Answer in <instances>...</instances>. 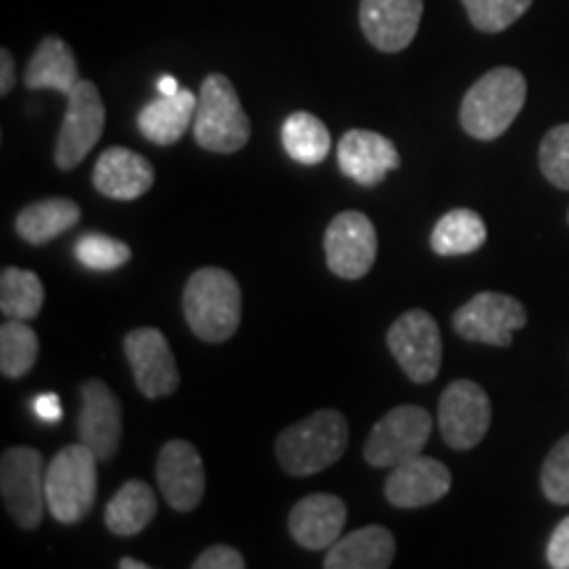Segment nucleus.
Here are the masks:
<instances>
[{"label":"nucleus","mask_w":569,"mask_h":569,"mask_svg":"<svg viewBox=\"0 0 569 569\" xmlns=\"http://www.w3.org/2000/svg\"><path fill=\"white\" fill-rule=\"evenodd\" d=\"M156 172L146 156L130 148H109L98 156L92 169V184L103 198L111 201H134L153 188Z\"/></svg>","instance_id":"20"},{"label":"nucleus","mask_w":569,"mask_h":569,"mask_svg":"<svg viewBox=\"0 0 569 569\" xmlns=\"http://www.w3.org/2000/svg\"><path fill=\"white\" fill-rule=\"evenodd\" d=\"M196 106L198 96L184 88L177 90L174 96L153 98L138 113V130L142 132V138L156 142V146H172L193 124Z\"/></svg>","instance_id":"22"},{"label":"nucleus","mask_w":569,"mask_h":569,"mask_svg":"<svg viewBox=\"0 0 569 569\" xmlns=\"http://www.w3.org/2000/svg\"><path fill=\"white\" fill-rule=\"evenodd\" d=\"M80 440L106 461L122 443V403L103 380H88L80 390Z\"/></svg>","instance_id":"16"},{"label":"nucleus","mask_w":569,"mask_h":569,"mask_svg":"<svg viewBox=\"0 0 569 569\" xmlns=\"http://www.w3.org/2000/svg\"><path fill=\"white\" fill-rule=\"evenodd\" d=\"M540 488L551 503H559V507L569 503V432L546 457L540 469Z\"/></svg>","instance_id":"33"},{"label":"nucleus","mask_w":569,"mask_h":569,"mask_svg":"<svg viewBox=\"0 0 569 569\" xmlns=\"http://www.w3.org/2000/svg\"><path fill=\"white\" fill-rule=\"evenodd\" d=\"M17 82V67H13V56L9 48L0 51V96H9Z\"/></svg>","instance_id":"37"},{"label":"nucleus","mask_w":569,"mask_h":569,"mask_svg":"<svg viewBox=\"0 0 569 569\" xmlns=\"http://www.w3.org/2000/svg\"><path fill=\"white\" fill-rule=\"evenodd\" d=\"M432 432L430 411L415 403L390 409L369 432L365 443V459L372 467L393 469L403 461L415 459L422 453Z\"/></svg>","instance_id":"7"},{"label":"nucleus","mask_w":569,"mask_h":569,"mask_svg":"<svg viewBox=\"0 0 569 569\" xmlns=\"http://www.w3.org/2000/svg\"><path fill=\"white\" fill-rule=\"evenodd\" d=\"M451 490V469L430 457H415L390 469L386 498L398 509L430 507Z\"/></svg>","instance_id":"18"},{"label":"nucleus","mask_w":569,"mask_h":569,"mask_svg":"<svg viewBox=\"0 0 569 569\" xmlns=\"http://www.w3.org/2000/svg\"><path fill=\"white\" fill-rule=\"evenodd\" d=\"M40 340L34 330L21 319H9L0 327V372L3 377H24L38 361Z\"/></svg>","instance_id":"29"},{"label":"nucleus","mask_w":569,"mask_h":569,"mask_svg":"<svg viewBox=\"0 0 569 569\" xmlns=\"http://www.w3.org/2000/svg\"><path fill=\"white\" fill-rule=\"evenodd\" d=\"M546 561L553 569H569V517L553 528L549 546H546Z\"/></svg>","instance_id":"35"},{"label":"nucleus","mask_w":569,"mask_h":569,"mask_svg":"<svg viewBox=\"0 0 569 569\" xmlns=\"http://www.w3.org/2000/svg\"><path fill=\"white\" fill-rule=\"evenodd\" d=\"M0 493L3 507L21 530H38L48 511L46 472L38 448H6L0 459Z\"/></svg>","instance_id":"6"},{"label":"nucleus","mask_w":569,"mask_h":569,"mask_svg":"<svg viewBox=\"0 0 569 569\" xmlns=\"http://www.w3.org/2000/svg\"><path fill=\"white\" fill-rule=\"evenodd\" d=\"M388 348L411 382H432L443 361V340L438 322L422 309H411L390 325Z\"/></svg>","instance_id":"8"},{"label":"nucleus","mask_w":569,"mask_h":569,"mask_svg":"<svg viewBox=\"0 0 569 569\" xmlns=\"http://www.w3.org/2000/svg\"><path fill=\"white\" fill-rule=\"evenodd\" d=\"M540 172L559 190H569V122L546 132L538 151Z\"/></svg>","instance_id":"32"},{"label":"nucleus","mask_w":569,"mask_h":569,"mask_svg":"<svg viewBox=\"0 0 569 569\" xmlns=\"http://www.w3.org/2000/svg\"><path fill=\"white\" fill-rule=\"evenodd\" d=\"M156 478L163 501L174 511H193L206 493L203 459L188 440H169L159 451Z\"/></svg>","instance_id":"14"},{"label":"nucleus","mask_w":569,"mask_h":569,"mask_svg":"<svg viewBox=\"0 0 569 569\" xmlns=\"http://www.w3.org/2000/svg\"><path fill=\"white\" fill-rule=\"evenodd\" d=\"M440 436L453 451H469L486 438L490 427V398L478 382L457 380L438 401Z\"/></svg>","instance_id":"11"},{"label":"nucleus","mask_w":569,"mask_h":569,"mask_svg":"<svg viewBox=\"0 0 569 569\" xmlns=\"http://www.w3.org/2000/svg\"><path fill=\"white\" fill-rule=\"evenodd\" d=\"M528 98V82L511 67H496L467 90L459 122L475 140H496L515 124Z\"/></svg>","instance_id":"3"},{"label":"nucleus","mask_w":569,"mask_h":569,"mask_svg":"<svg viewBox=\"0 0 569 569\" xmlns=\"http://www.w3.org/2000/svg\"><path fill=\"white\" fill-rule=\"evenodd\" d=\"M193 569H246V559L232 546H211L193 561Z\"/></svg>","instance_id":"34"},{"label":"nucleus","mask_w":569,"mask_h":569,"mask_svg":"<svg viewBox=\"0 0 569 569\" xmlns=\"http://www.w3.org/2000/svg\"><path fill=\"white\" fill-rule=\"evenodd\" d=\"M124 353L130 361L134 386L146 398L172 396L180 388V369L169 340L156 327H138L124 336Z\"/></svg>","instance_id":"13"},{"label":"nucleus","mask_w":569,"mask_h":569,"mask_svg":"<svg viewBox=\"0 0 569 569\" xmlns=\"http://www.w3.org/2000/svg\"><path fill=\"white\" fill-rule=\"evenodd\" d=\"M340 172L348 180L375 188L390 172L401 167V156L393 140L372 130H348L338 146Z\"/></svg>","instance_id":"17"},{"label":"nucleus","mask_w":569,"mask_h":569,"mask_svg":"<svg viewBox=\"0 0 569 569\" xmlns=\"http://www.w3.org/2000/svg\"><path fill=\"white\" fill-rule=\"evenodd\" d=\"M396 557V538L393 532L369 525L356 532H348L346 538H338L327 549L325 567L327 569H388Z\"/></svg>","instance_id":"21"},{"label":"nucleus","mask_w":569,"mask_h":569,"mask_svg":"<svg viewBox=\"0 0 569 569\" xmlns=\"http://www.w3.org/2000/svg\"><path fill=\"white\" fill-rule=\"evenodd\" d=\"M32 411H34V417L42 419V422H48V425L59 422V419L63 417L59 396H53V393H42V396L34 398Z\"/></svg>","instance_id":"36"},{"label":"nucleus","mask_w":569,"mask_h":569,"mask_svg":"<svg viewBox=\"0 0 569 569\" xmlns=\"http://www.w3.org/2000/svg\"><path fill=\"white\" fill-rule=\"evenodd\" d=\"M425 0H361L359 24L369 46L382 53H401L417 38Z\"/></svg>","instance_id":"15"},{"label":"nucleus","mask_w":569,"mask_h":569,"mask_svg":"<svg viewBox=\"0 0 569 569\" xmlns=\"http://www.w3.org/2000/svg\"><path fill=\"white\" fill-rule=\"evenodd\" d=\"M156 90H159V96H174V92L180 90V82H177L172 74H163L159 77V82H156Z\"/></svg>","instance_id":"38"},{"label":"nucleus","mask_w":569,"mask_h":569,"mask_svg":"<svg viewBox=\"0 0 569 569\" xmlns=\"http://www.w3.org/2000/svg\"><path fill=\"white\" fill-rule=\"evenodd\" d=\"M80 69H77L74 51L69 48L67 40L42 38L38 51L32 53L30 63L24 71V84L30 90H56L61 96H69L74 84L80 82Z\"/></svg>","instance_id":"23"},{"label":"nucleus","mask_w":569,"mask_h":569,"mask_svg":"<svg viewBox=\"0 0 569 569\" xmlns=\"http://www.w3.org/2000/svg\"><path fill=\"white\" fill-rule=\"evenodd\" d=\"M488 240L486 222L478 211L453 209L438 219L432 227L430 246L438 256H467L480 251Z\"/></svg>","instance_id":"26"},{"label":"nucleus","mask_w":569,"mask_h":569,"mask_svg":"<svg viewBox=\"0 0 569 569\" xmlns=\"http://www.w3.org/2000/svg\"><path fill=\"white\" fill-rule=\"evenodd\" d=\"M453 330L469 343L507 348L517 330L528 325V311L517 298L503 293H478L459 306L453 315Z\"/></svg>","instance_id":"10"},{"label":"nucleus","mask_w":569,"mask_h":569,"mask_svg":"<svg viewBox=\"0 0 569 569\" xmlns=\"http://www.w3.org/2000/svg\"><path fill=\"white\" fill-rule=\"evenodd\" d=\"M156 517V493L148 482L127 480L106 507V528L119 538L138 536Z\"/></svg>","instance_id":"25"},{"label":"nucleus","mask_w":569,"mask_h":569,"mask_svg":"<svg viewBox=\"0 0 569 569\" xmlns=\"http://www.w3.org/2000/svg\"><path fill=\"white\" fill-rule=\"evenodd\" d=\"M74 256L82 267L96 269V272H113L132 259V251L124 240L101 232H84L77 238Z\"/></svg>","instance_id":"30"},{"label":"nucleus","mask_w":569,"mask_h":569,"mask_svg":"<svg viewBox=\"0 0 569 569\" xmlns=\"http://www.w3.org/2000/svg\"><path fill=\"white\" fill-rule=\"evenodd\" d=\"M80 206L69 198H46V201L24 206L17 213V234L24 243L46 246L80 222Z\"/></svg>","instance_id":"24"},{"label":"nucleus","mask_w":569,"mask_h":569,"mask_svg":"<svg viewBox=\"0 0 569 569\" xmlns=\"http://www.w3.org/2000/svg\"><path fill=\"white\" fill-rule=\"evenodd\" d=\"M182 315L206 343H224L234 336L243 315L240 284L227 269L203 267L190 274L182 293Z\"/></svg>","instance_id":"1"},{"label":"nucleus","mask_w":569,"mask_h":569,"mask_svg":"<svg viewBox=\"0 0 569 569\" xmlns=\"http://www.w3.org/2000/svg\"><path fill=\"white\" fill-rule=\"evenodd\" d=\"M330 146V130L315 113L296 111L284 119L282 148L293 161L303 163V167H315V163H322L327 159Z\"/></svg>","instance_id":"27"},{"label":"nucleus","mask_w":569,"mask_h":569,"mask_svg":"<svg viewBox=\"0 0 569 569\" xmlns=\"http://www.w3.org/2000/svg\"><path fill=\"white\" fill-rule=\"evenodd\" d=\"M42 301H46V288L42 280L30 269L6 267L0 274V311L9 319L30 322L40 315Z\"/></svg>","instance_id":"28"},{"label":"nucleus","mask_w":569,"mask_h":569,"mask_svg":"<svg viewBox=\"0 0 569 569\" xmlns=\"http://www.w3.org/2000/svg\"><path fill=\"white\" fill-rule=\"evenodd\" d=\"M346 503L332 493L306 496L290 509L288 530L298 546L309 551H325L346 528Z\"/></svg>","instance_id":"19"},{"label":"nucleus","mask_w":569,"mask_h":569,"mask_svg":"<svg viewBox=\"0 0 569 569\" xmlns=\"http://www.w3.org/2000/svg\"><path fill=\"white\" fill-rule=\"evenodd\" d=\"M567 219H569V213H567Z\"/></svg>","instance_id":"40"},{"label":"nucleus","mask_w":569,"mask_h":569,"mask_svg":"<svg viewBox=\"0 0 569 569\" xmlns=\"http://www.w3.org/2000/svg\"><path fill=\"white\" fill-rule=\"evenodd\" d=\"M96 451L82 443L63 446L46 469V501L53 519L77 525L90 515L98 496Z\"/></svg>","instance_id":"4"},{"label":"nucleus","mask_w":569,"mask_h":569,"mask_svg":"<svg viewBox=\"0 0 569 569\" xmlns=\"http://www.w3.org/2000/svg\"><path fill=\"white\" fill-rule=\"evenodd\" d=\"M467 9V17L475 30L480 32H503L522 19L532 0H461Z\"/></svg>","instance_id":"31"},{"label":"nucleus","mask_w":569,"mask_h":569,"mask_svg":"<svg viewBox=\"0 0 569 569\" xmlns=\"http://www.w3.org/2000/svg\"><path fill=\"white\" fill-rule=\"evenodd\" d=\"M106 127V106L96 82L80 80L67 96V117H63L59 142H56V163L63 172L80 167L88 153L101 140Z\"/></svg>","instance_id":"9"},{"label":"nucleus","mask_w":569,"mask_h":569,"mask_svg":"<svg viewBox=\"0 0 569 569\" xmlns=\"http://www.w3.org/2000/svg\"><path fill=\"white\" fill-rule=\"evenodd\" d=\"M196 142L209 153H238L251 140V122L240 106L238 90L224 74H209L198 92Z\"/></svg>","instance_id":"5"},{"label":"nucleus","mask_w":569,"mask_h":569,"mask_svg":"<svg viewBox=\"0 0 569 569\" xmlns=\"http://www.w3.org/2000/svg\"><path fill=\"white\" fill-rule=\"evenodd\" d=\"M348 448V422L336 409H319L301 422L284 427L277 438V461L288 475L309 478L325 472Z\"/></svg>","instance_id":"2"},{"label":"nucleus","mask_w":569,"mask_h":569,"mask_svg":"<svg viewBox=\"0 0 569 569\" xmlns=\"http://www.w3.org/2000/svg\"><path fill=\"white\" fill-rule=\"evenodd\" d=\"M325 256L332 274L361 280L377 259V232L367 213L343 211L327 224Z\"/></svg>","instance_id":"12"},{"label":"nucleus","mask_w":569,"mask_h":569,"mask_svg":"<svg viewBox=\"0 0 569 569\" xmlns=\"http://www.w3.org/2000/svg\"><path fill=\"white\" fill-rule=\"evenodd\" d=\"M119 569H148V565H146V561H140V559L124 557V559H119Z\"/></svg>","instance_id":"39"}]
</instances>
